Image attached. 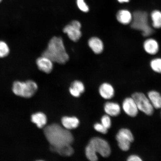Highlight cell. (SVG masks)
<instances>
[{
  "label": "cell",
  "instance_id": "4316f807",
  "mask_svg": "<svg viewBox=\"0 0 161 161\" xmlns=\"http://www.w3.org/2000/svg\"><path fill=\"white\" fill-rule=\"evenodd\" d=\"M128 161H142V160L140 157L136 155H132L130 156L127 159Z\"/></svg>",
  "mask_w": 161,
  "mask_h": 161
},
{
  "label": "cell",
  "instance_id": "cb8c5ba5",
  "mask_svg": "<svg viewBox=\"0 0 161 161\" xmlns=\"http://www.w3.org/2000/svg\"><path fill=\"white\" fill-rule=\"evenodd\" d=\"M76 4L78 8L84 13H87L89 11V8L84 0H76Z\"/></svg>",
  "mask_w": 161,
  "mask_h": 161
},
{
  "label": "cell",
  "instance_id": "2e32d148",
  "mask_svg": "<svg viewBox=\"0 0 161 161\" xmlns=\"http://www.w3.org/2000/svg\"><path fill=\"white\" fill-rule=\"evenodd\" d=\"M50 149L63 156H70L74 153V150L71 145H64L57 147L50 146Z\"/></svg>",
  "mask_w": 161,
  "mask_h": 161
},
{
  "label": "cell",
  "instance_id": "7c38bea8",
  "mask_svg": "<svg viewBox=\"0 0 161 161\" xmlns=\"http://www.w3.org/2000/svg\"><path fill=\"white\" fill-rule=\"evenodd\" d=\"M88 45L94 53L96 54L101 53L103 51L104 44L99 38L94 37L90 38L88 40Z\"/></svg>",
  "mask_w": 161,
  "mask_h": 161
},
{
  "label": "cell",
  "instance_id": "603a6c76",
  "mask_svg": "<svg viewBox=\"0 0 161 161\" xmlns=\"http://www.w3.org/2000/svg\"><path fill=\"white\" fill-rule=\"evenodd\" d=\"M9 52L7 44L3 41H0V58L6 57L8 55Z\"/></svg>",
  "mask_w": 161,
  "mask_h": 161
},
{
  "label": "cell",
  "instance_id": "ffe728a7",
  "mask_svg": "<svg viewBox=\"0 0 161 161\" xmlns=\"http://www.w3.org/2000/svg\"><path fill=\"white\" fill-rule=\"evenodd\" d=\"M153 27L156 29L161 28V12L159 10H154L151 14Z\"/></svg>",
  "mask_w": 161,
  "mask_h": 161
},
{
  "label": "cell",
  "instance_id": "30bf717a",
  "mask_svg": "<svg viewBox=\"0 0 161 161\" xmlns=\"http://www.w3.org/2000/svg\"><path fill=\"white\" fill-rule=\"evenodd\" d=\"M36 63L39 69L45 73H50L53 69V62L46 56L42 55L36 60Z\"/></svg>",
  "mask_w": 161,
  "mask_h": 161
},
{
  "label": "cell",
  "instance_id": "44dd1931",
  "mask_svg": "<svg viewBox=\"0 0 161 161\" xmlns=\"http://www.w3.org/2000/svg\"><path fill=\"white\" fill-rule=\"evenodd\" d=\"M150 66L154 72L161 74V58L153 59L150 62Z\"/></svg>",
  "mask_w": 161,
  "mask_h": 161
},
{
  "label": "cell",
  "instance_id": "9c48e42d",
  "mask_svg": "<svg viewBox=\"0 0 161 161\" xmlns=\"http://www.w3.org/2000/svg\"><path fill=\"white\" fill-rule=\"evenodd\" d=\"M122 108L128 116L134 117L138 114L137 106L132 97L127 98L124 100L123 102Z\"/></svg>",
  "mask_w": 161,
  "mask_h": 161
},
{
  "label": "cell",
  "instance_id": "3957f363",
  "mask_svg": "<svg viewBox=\"0 0 161 161\" xmlns=\"http://www.w3.org/2000/svg\"><path fill=\"white\" fill-rule=\"evenodd\" d=\"M86 155L88 159L91 161L98 160L97 153L107 158L110 155L111 149L108 142L103 139L94 137L90 140L85 150Z\"/></svg>",
  "mask_w": 161,
  "mask_h": 161
},
{
  "label": "cell",
  "instance_id": "4fadbf2b",
  "mask_svg": "<svg viewBox=\"0 0 161 161\" xmlns=\"http://www.w3.org/2000/svg\"><path fill=\"white\" fill-rule=\"evenodd\" d=\"M116 19L122 25H126L131 23L132 14L128 10L121 9L116 14Z\"/></svg>",
  "mask_w": 161,
  "mask_h": 161
},
{
  "label": "cell",
  "instance_id": "9a60e30c",
  "mask_svg": "<svg viewBox=\"0 0 161 161\" xmlns=\"http://www.w3.org/2000/svg\"><path fill=\"white\" fill-rule=\"evenodd\" d=\"M104 110L108 115L112 117L118 116L120 114V108L119 104L112 102H108L104 104Z\"/></svg>",
  "mask_w": 161,
  "mask_h": 161
},
{
  "label": "cell",
  "instance_id": "52a82bcc",
  "mask_svg": "<svg viewBox=\"0 0 161 161\" xmlns=\"http://www.w3.org/2000/svg\"><path fill=\"white\" fill-rule=\"evenodd\" d=\"M119 147L121 150L127 151L130 149V144L134 142V137L131 132L128 129H120L116 136Z\"/></svg>",
  "mask_w": 161,
  "mask_h": 161
},
{
  "label": "cell",
  "instance_id": "277c9868",
  "mask_svg": "<svg viewBox=\"0 0 161 161\" xmlns=\"http://www.w3.org/2000/svg\"><path fill=\"white\" fill-rule=\"evenodd\" d=\"M132 19L130 23L132 29L142 32L144 37H148L154 33V30L148 23V15L146 12L137 11L132 14Z\"/></svg>",
  "mask_w": 161,
  "mask_h": 161
},
{
  "label": "cell",
  "instance_id": "7a4b0ae2",
  "mask_svg": "<svg viewBox=\"0 0 161 161\" xmlns=\"http://www.w3.org/2000/svg\"><path fill=\"white\" fill-rule=\"evenodd\" d=\"M42 55L49 58L53 62L60 64H65L69 59L63 39L56 36L50 39L47 49L43 52Z\"/></svg>",
  "mask_w": 161,
  "mask_h": 161
},
{
  "label": "cell",
  "instance_id": "d4e9b609",
  "mask_svg": "<svg viewBox=\"0 0 161 161\" xmlns=\"http://www.w3.org/2000/svg\"><path fill=\"white\" fill-rule=\"evenodd\" d=\"M101 124L105 128L109 129L111 126V120L109 115H104L101 119Z\"/></svg>",
  "mask_w": 161,
  "mask_h": 161
},
{
  "label": "cell",
  "instance_id": "8fae6325",
  "mask_svg": "<svg viewBox=\"0 0 161 161\" xmlns=\"http://www.w3.org/2000/svg\"><path fill=\"white\" fill-rule=\"evenodd\" d=\"M143 47L147 53L151 55H154L158 53L159 45L156 40L149 38L144 41Z\"/></svg>",
  "mask_w": 161,
  "mask_h": 161
},
{
  "label": "cell",
  "instance_id": "8992f818",
  "mask_svg": "<svg viewBox=\"0 0 161 161\" xmlns=\"http://www.w3.org/2000/svg\"><path fill=\"white\" fill-rule=\"evenodd\" d=\"M132 97L135 102L138 110L147 115L153 113L154 107L148 98L142 92H136L132 94Z\"/></svg>",
  "mask_w": 161,
  "mask_h": 161
},
{
  "label": "cell",
  "instance_id": "7402d4cb",
  "mask_svg": "<svg viewBox=\"0 0 161 161\" xmlns=\"http://www.w3.org/2000/svg\"><path fill=\"white\" fill-rule=\"evenodd\" d=\"M70 87L80 94L83 93L85 90L83 83L80 80H76L74 81Z\"/></svg>",
  "mask_w": 161,
  "mask_h": 161
},
{
  "label": "cell",
  "instance_id": "ac0fdd59",
  "mask_svg": "<svg viewBox=\"0 0 161 161\" xmlns=\"http://www.w3.org/2000/svg\"><path fill=\"white\" fill-rule=\"evenodd\" d=\"M31 121L33 123L36 124L38 128H42L47 123V117L43 113H36L31 115Z\"/></svg>",
  "mask_w": 161,
  "mask_h": 161
},
{
  "label": "cell",
  "instance_id": "f1b7e54d",
  "mask_svg": "<svg viewBox=\"0 0 161 161\" xmlns=\"http://www.w3.org/2000/svg\"><path fill=\"white\" fill-rule=\"evenodd\" d=\"M3 1V0H0V3H2V2Z\"/></svg>",
  "mask_w": 161,
  "mask_h": 161
},
{
  "label": "cell",
  "instance_id": "83f0119b",
  "mask_svg": "<svg viewBox=\"0 0 161 161\" xmlns=\"http://www.w3.org/2000/svg\"><path fill=\"white\" fill-rule=\"evenodd\" d=\"M119 3H127L129 2L130 0H117Z\"/></svg>",
  "mask_w": 161,
  "mask_h": 161
},
{
  "label": "cell",
  "instance_id": "5b68a950",
  "mask_svg": "<svg viewBox=\"0 0 161 161\" xmlns=\"http://www.w3.org/2000/svg\"><path fill=\"white\" fill-rule=\"evenodd\" d=\"M12 89L15 95L29 98L33 96L37 92L38 86L36 82L32 80L25 82L16 81L14 82Z\"/></svg>",
  "mask_w": 161,
  "mask_h": 161
},
{
  "label": "cell",
  "instance_id": "6da1fadb",
  "mask_svg": "<svg viewBox=\"0 0 161 161\" xmlns=\"http://www.w3.org/2000/svg\"><path fill=\"white\" fill-rule=\"evenodd\" d=\"M44 132L50 146L57 147L71 145L74 141L71 132L58 124H52L46 126L44 129Z\"/></svg>",
  "mask_w": 161,
  "mask_h": 161
},
{
  "label": "cell",
  "instance_id": "484cf974",
  "mask_svg": "<svg viewBox=\"0 0 161 161\" xmlns=\"http://www.w3.org/2000/svg\"><path fill=\"white\" fill-rule=\"evenodd\" d=\"M94 128L97 132L103 134H106L108 132V129L102 124L96 123L94 125Z\"/></svg>",
  "mask_w": 161,
  "mask_h": 161
},
{
  "label": "cell",
  "instance_id": "5bb4252c",
  "mask_svg": "<svg viewBox=\"0 0 161 161\" xmlns=\"http://www.w3.org/2000/svg\"><path fill=\"white\" fill-rule=\"evenodd\" d=\"M99 92L101 96L104 99H111L114 96V90L113 86L109 83L102 84L100 86Z\"/></svg>",
  "mask_w": 161,
  "mask_h": 161
},
{
  "label": "cell",
  "instance_id": "e0dca14e",
  "mask_svg": "<svg viewBox=\"0 0 161 161\" xmlns=\"http://www.w3.org/2000/svg\"><path fill=\"white\" fill-rule=\"evenodd\" d=\"M62 125L68 130L74 129L79 125L80 121L75 117L65 116L61 119Z\"/></svg>",
  "mask_w": 161,
  "mask_h": 161
},
{
  "label": "cell",
  "instance_id": "d6986e66",
  "mask_svg": "<svg viewBox=\"0 0 161 161\" xmlns=\"http://www.w3.org/2000/svg\"><path fill=\"white\" fill-rule=\"evenodd\" d=\"M148 98L154 108L156 109L161 108V95L155 91H152L148 94Z\"/></svg>",
  "mask_w": 161,
  "mask_h": 161
},
{
  "label": "cell",
  "instance_id": "ba28073f",
  "mask_svg": "<svg viewBox=\"0 0 161 161\" xmlns=\"http://www.w3.org/2000/svg\"><path fill=\"white\" fill-rule=\"evenodd\" d=\"M81 25L80 22L74 20L65 26L64 28L63 32L67 34L68 37L72 41L76 42L81 37Z\"/></svg>",
  "mask_w": 161,
  "mask_h": 161
}]
</instances>
